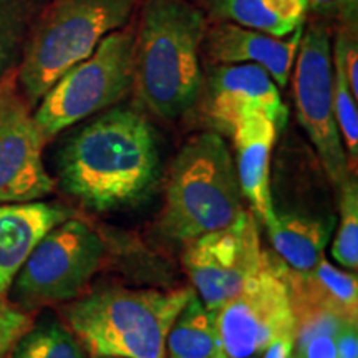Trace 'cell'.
Listing matches in <instances>:
<instances>
[{
    "mask_svg": "<svg viewBox=\"0 0 358 358\" xmlns=\"http://www.w3.org/2000/svg\"><path fill=\"white\" fill-rule=\"evenodd\" d=\"M308 7L322 17L340 20L357 30L358 0H308Z\"/></svg>",
    "mask_w": 358,
    "mask_h": 358,
    "instance_id": "27",
    "label": "cell"
},
{
    "mask_svg": "<svg viewBox=\"0 0 358 358\" xmlns=\"http://www.w3.org/2000/svg\"><path fill=\"white\" fill-rule=\"evenodd\" d=\"M20 35V19L7 3L0 2V82L12 64Z\"/></svg>",
    "mask_w": 358,
    "mask_h": 358,
    "instance_id": "25",
    "label": "cell"
},
{
    "mask_svg": "<svg viewBox=\"0 0 358 358\" xmlns=\"http://www.w3.org/2000/svg\"><path fill=\"white\" fill-rule=\"evenodd\" d=\"M70 216L64 206L40 201L0 204V294L7 295L40 241Z\"/></svg>",
    "mask_w": 358,
    "mask_h": 358,
    "instance_id": "15",
    "label": "cell"
},
{
    "mask_svg": "<svg viewBox=\"0 0 358 358\" xmlns=\"http://www.w3.org/2000/svg\"><path fill=\"white\" fill-rule=\"evenodd\" d=\"M92 358H116V357H92Z\"/></svg>",
    "mask_w": 358,
    "mask_h": 358,
    "instance_id": "32",
    "label": "cell"
},
{
    "mask_svg": "<svg viewBox=\"0 0 358 358\" xmlns=\"http://www.w3.org/2000/svg\"><path fill=\"white\" fill-rule=\"evenodd\" d=\"M45 136L12 82H0V203L37 201L55 182L43 166Z\"/></svg>",
    "mask_w": 358,
    "mask_h": 358,
    "instance_id": "11",
    "label": "cell"
},
{
    "mask_svg": "<svg viewBox=\"0 0 358 358\" xmlns=\"http://www.w3.org/2000/svg\"><path fill=\"white\" fill-rule=\"evenodd\" d=\"M221 352L214 312L206 308L199 295L189 301L174 319L166 337L168 358H213Z\"/></svg>",
    "mask_w": 358,
    "mask_h": 358,
    "instance_id": "18",
    "label": "cell"
},
{
    "mask_svg": "<svg viewBox=\"0 0 358 358\" xmlns=\"http://www.w3.org/2000/svg\"><path fill=\"white\" fill-rule=\"evenodd\" d=\"M32 324L29 313L8 301L6 294H0V358H10L15 343Z\"/></svg>",
    "mask_w": 358,
    "mask_h": 358,
    "instance_id": "24",
    "label": "cell"
},
{
    "mask_svg": "<svg viewBox=\"0 0 358 358\" xmlns=\"http://www.w3.org/2000/svg\"><path fill=\"white\" fill-rule=\"evenodd\" d=\"M192 292L103 287L69 303L64 317L92 357L166 358L168 332Z\"/></svg>",
    "mask_w": 358,
    "mask_h": 358,
    "instance_id": "3",
    "label": "cell"
},
{
    "mask_svg": "<svg viewBox=\"0 0 358 358\" xmlns=\"http://www.w3.org/2000/svg\"><path fill=\"white\" fill-rule=\"evenodd\" d=\"M262 2L274 15L287 22L294 29L302 25L308 8V0H262Z\"/></svg>",
    "mask_w": 358,
    "mask_h": 358,
    "instance_id": "28",
    "label": "cell"
},
{
    "mask_svg": "<svg viewBox=\"0 0 358 358\" xmlns=\"http://www.w3.org/2000/svg\"><path fill=\"white\" fill-rule=\"evenodd\" d=\"M280 131L264 113H250L239 120L232 131L236 148V173L243 198L264 224L275 217L271 194V155Z\"/></svg>",
    "mask_w": 358,
    "mask_h": 358,
    "instance_id": "14",
    "label": "cell"
},
{
    "mask_svg": "<svg viewBox=\"0 0 358 358\" xmlns=\"http://www.w3.org/2000/svg\"><path fill=\"white\" fill-rule=\"evenodd\" d=\"M343 322L347 320L332 312L295 317L292 353L297 358H337L335 337Z\"/></svg>",
    "mask_w": 358,
    "mask_h": 358,
    "instance_id": "20",
    "label": "cell"
},
{
    "mask_svg": "<svg viewBox=\"0 0 358 358\" xmlns=\"http://www.w3.org/2000/svg\"><path fill=\"white\" fill-rule=\"evenodd\" d=\"M289 358H297V357H295V355H294V353H290V355H289Z\"/></svg>",
    "mask_w": 358,
    "mask_h": 358,
    "instance_id": "33",
    "label": "cell"
},
{
    "mask_svg": "<svg viewBox=\"0 0 358 358\" xmlns=\"http://www.w3.org/2000/svg\"><path fill=\"white\" fill-rule=\"evenodd\" d=\"M302 32L301 25L285 38L224 22L206 32L204 40L208 55L216 64H256L271 75L277 87H285Z\"/></svg>",
    "mask_w": 358,
    "mask_h": 358,
    "instance_id": "13",
    "label": "cell"
},
{
    "mask_svg": "<svg viewBox=\"0 0 358 358\" xmlns=\"http://www.w3.org/2000/svg\"><path fill=\"white\" fill-rule=\"evenodd\" d=\"M213 358H229V357H227V355H226V353H224V352L221 350V352H217V353H216V355H214Z\"/></svg>",
    "mask_w": 358,
    "mask_h": 358,
    "instance_id": "31",
    "label": "cell"
},
{
    "mask_svg": "<svg viewBox=\"0 0 358 358\" xmlns=\"http://www.w3.org/2000/svg\"><path fill=\"white\" fill-rule=\"evenodd\" d=\"M266 261L257 221L245 209L231 226L186 243L182 252V266L192 289L211 312L234 297Z\"/></svg>",
    "mask_w": 358,
    "mask_h": 358,
    "instance_id": "10",
    "label": "cell"
},
{
    "mask_svg": "<svg viewBox=\"0 0 358 358\" xmlns=\"http://www.w3.org/2000/svg\"><path fill=\"white\" fill-rule=\"evenodd\" d=\"M203 111L217 131L232 134L234 127L250 113H264L279 131L287 124L289 110L279 87L256 64H221L203 83Z\"/></svg>",
    "mask_w": 358,
    "mask_h": 358,
    "instance_id": "12",
    "label": "cell"
},
{
    "mask_svg": "<svg viewBox=\"0 0 358 358\" xmlns=\"http://www.w3.org/2000/svg\"><path fill=\"white\" fill-rule=\"evenodd\" d=\"M277 271L289 289L294 319L310 312H332L342 319H358V282L352 272L340 271L322 257L310 271L301 272L277 262Z\"/></svg>",
    "mask_w": 358,
    "mask_h": 358,
    "instance_id": "16",
    "label": "cell"
},
{
    "mask_svg": "<svg viewBox=\"0 0 358 358\" xmlns=\"http://www.w3.org/2000/svg\"><path fill=\"white\" fill-rule=\"evenodd\" d=\"M266 227L275 252L289 268L310 271L324 257L330 237L329 222L295 213H275Z\"/></svg>",
    "mask_w": 358,
    "mask_h": 358,
    "instance_id": "17",
    "label": "cell"
},
{
    "mask_svg": "<svg viewBox=\"0 0 358 358\" xmlns=\"http://www.w3.org/2000/svg\"><path fill=\"white\" fill-rule=\"evenodd\" d=\"M334 65V106L335 118L340 129V136L347 146V159H350L353 166L358 158V110L357 98L352 95V90L343 73L340 62L332 55Z\"/></svg>",
    "mask_w": 358,
    "mask_h": 358,
    "instance_id": "23",
    "label": "cell"
},
{
    "mask_svg": "<svg viewBox=\"0 0 358 358\" xmlns=\"http://www.w3.org/2000/svg\"><path fill=\"white\" fill-rule=\"evenodd\" d=\"M221 350L229 358H254L277 338L294 337L289 289L267 256L266 266L214 312Z\"/></svg>",
    "mask_w": 358,
    "mask_h": 358,
    "instance_id": "9",
    "label": "cell"
},
{
    "mask_svg": "<svg viewBox=\"0 0 358 358\" xmlns=\"http://www.w3.org/2000/svg\"><path fill=\"white\" fill-rule=\"evenodd\" d=\"M297 53L294 95L299 122L315 146L327 176L340 187L352 173L335 118L332 48L325 27L312 25L302 32Z\"/></svg>",
    "mask_w": 358,
    "mask_h": 358,
    "instance_id": "8",
    "label": "cell"
},
{
    "mask_svg": "<svg viewBox=\"0 0 358 358\" xmlns=\"http://www.w3.org/2000/svg\"><path fill=\"white\" fill-rule=\"evenodd\" d=\"M133 0H57L25 48L19 80L32 106L57 80L87 60L106 35L120 30Z\"/></svg>",
    "mask_w": 358,
    "mask_h": 358,
    "instance_id": "5",
    "label": "cell"
},
{
    "mask_svg": "<svg viewBox=\"0 0 358 358\" xmlns=\"http://www.w3.org/2000/svg\"><path fill=\"white\" fill-rule=\"evenodd\" d=\"M337 358H358L357 322H343L335 337Z\"/></svg>",
    "mask_w": 358,
    "mask_h": 358,
    "instance_id": "29",
    "label": "cell"
},
{
    "mask_svg": "<svg viewBox=\"0 0 358 358\" xmlns=\"http://www.w3.org/2000/svg\"><path fill=\"white\" fill-rule=\"evenodd\" d=\"M10 358H85V352L65 324L43 319L22 335Z\"/></svg>",
    "mask_w": 358,
    "mask_h": 358,
    "instance_id": "19",
    "label": "cell"
},
{
    "mask_svg": "<svg viewBox=\"0 0 358 358\" xmlns=\"http://www.w3.org/2000/svg\"><path fill=\"white\" fill-rule=\"evenodd\" d=\"M206 20L185 0H150L134 45V85L161 118L189 111L203 92L199 48Z\"/></svg>",
    "mask_w": 358,
    "mask_h": 358,
    "instance_id": "2",
    "label": "cell"
},
{
    "mask_svg": "<svg viewBox=\"0 0 358 358\" xmlns=\"http://www.w3.org/2000/svg\"><path fill=\"white\" fill-rule=\"evenodd\" d=\"M105 244L80 219H66L48 232L12 282V294L25 310L71 301L100 268Z\"/></svg>",
    "mask_w": 358,
    "mask_h": 358,
    "instance_id": "7",
    "label": "cell"
},
{
    "mask_svg": "<svg viewBox=\"0 0 358 358\" xmlns=\"http://www.w3.org/2000/svg\"><path fill=\"white\" fill-rule=\"evenodd\" d=\"M161 176L155 129L138 111L115 108L80 128L58 155L66 194L96 213L145 203Z\"/></svg>",
    "mask_w": 358,
    "mask_h": 358,
    "instance_id": "1",
    "label": "cell"
},
{
    "mask_svg": "<svg viewBox=\"0 0 358 358\" xmlns=\"http://www.w3.org/2000/svg\"><path fill=\"white\" fill-rule=\"evenodd\" d=\"M340 189V222L332 244V256L340 266L357 271L358 267V187L355 178L343 182Z\"/></svg>",
    "mask_w": 358,
    "mask_h": 358,
    "instance_id": "21",
    "label": "cell"
},
{
    "mask_svg": "<svg viewBox=\"0 0 358 358\" xmlns=\"http://www.w3.org/2000/svg\"><path fill=\"white\" fill-rule=\"evenodd\" d=\"M213 6L217 15L232 20V24L259 30V32L275 35V37H287L295 30L292 25L280 20L268 10L262 0H213Z\"/></svg>",
    "mask_w": 358,
    "mask_h": 358,
    "instance_id": "22",
    "label": "cell"
},
{
    "mask_svg": "<svg viewBox=\"0 0 358 358\" xmlns=\"http://www.w3.org/2000/svg\"><path fill=\"white\" fill-rule=\"evenodd\" d=\"M294 348V337L277 338L264 352V358H289Z\"/></svg>",
    "mask_w": 358,
    "mask_h": 358,
    "instance_id": "30",
    "label": "cell"
},
{
    "mask_svg": "<svg viewBox=\"0 0 358 358\" xmlns=\"http://www.w3.org/2000/svg\"><path fill=\"white\" fill-rule=\"evenodd\" d=\"M229 146L219 133H201L173 161L161 231L181 243L224 229L244 211Z\"/></svg>",
    "mask_w": 358,
    "mask_h": 358,
    "instance_id": "4",
    "label": "cell"
},
{
    "mask_svg": "<svg viewBox=\"0 0 358 358\" xmlns=\"http://www.w3.org/2000/svg\"><path fill=\"white\" fill-rule=\"evenodd\" d=\"M334 57L342 65L352 95L358 100V47L355 34L352 35L350 30H343L337 35Z\"/></svg>",
    "mask_w": 358,
    "mask_h": 358,
    "instance_id": "26",
    "label": "cell"
},
{
    "mask_svg": "<svg viewBox=\"0 0 358 358\" xmlns=\"http://www.w3.org/2000/svg\"><path fill=\"white\" fill-rule=\"evenodd\" d=\"M134 45L136 38L131 32L115 30L87 60L57 80L34 115L45 140L127 95L134 85Z\"/></svg>",
    "mask_w": 358,
    "mask_h": 358,
    "instance_id": "6",
    "label": "cell"
}]
</instances>
